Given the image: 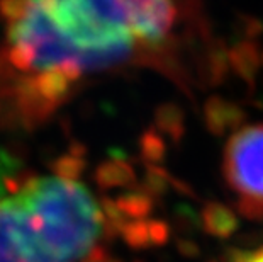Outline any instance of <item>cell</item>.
I'll return each mask as SVG.
<instances>
[{
	"label": "cell",
	"mask_w": 263,
	"mask_h": 262,
	"mask_svg": "<svg viewBox=\"0 0 263 262\" xmlns=\"http://www.w3.org/2000/svg\"><path fill=\"white\" fill-rule=\"evenodd\" d=\"M4 70L14 77L85 74L139 61L119 0H0Z\"/></svg>",
	"instance_id": "6da1fadb"
},
{
	"label": "cell",
	"mask_w": 263,
	"mask_h": 262,
	"mask_svg": "<svg viewBox=\"0 0 263 262\" xmlns=\"http://www.w3.org/2000/svg\"><path fill=\"white\" fill-rule=\"evenodd\" d=\"M5 201L22 262H99L105 216L75 176H21Z\"/></svg>",
	"instance_id": "7a4b0ae2"
},
{
	"label": "cell",
	"mask_w": 263,
	"mask_h": 262,
	"mask_svg": "<svg viewBox=\"0 0 263 262\" xmlns=\"http://www.w3.org/2000/svg\"><path fill=\"white\" fill-rule=\"evenodd\" d=\"M0 75H2V61H0Z\"/></svg>",
	"instance_id": "52a82bcc"
},
{
	"label": "cell",
	"mask_w": 263,
	"mask_h": 262,
	"mask_svg": "<svg viewBox=\"0 0 263 262\" xmlns=\"http://www.w3.org/2000/svg\"><path fill=\"white\" fill-rule=\"evenodd\" d=\"M205 225L212 233L217 235H229L233 228L236 226L233 213L219 204H211L205 209Z\"/></svg>",
	"instance_id": "5b68a950"
},
{
	"label": "cell",
	"mask_w": 263,
	"mask_h": 262,
	"mask_svg": "<svg viewBox=\"0 0 263 262\" xmlns=\"http://www.w3.org/2000/svg\"><path fill=\"white\" fill-rule=\"evenodd\" d=\"M222 174L239 211L246 218H263V123L233 133L224 148Z\"/></svg>",
	"instance_id": "277c9868"
},
{
	"label": "cell",
	"mask_w": 263,
	"mask_h": 262,
	"mask_svg": "<svg viewBox=\"0 0 263 262\" xmlns=\"http://www.w3.org/2000/svg\"><path fill=\"white\" fill-rule=\"evenodd\" d=\"M228 262H263V247L248 250V252H236Z\"/></svg>",
	"instance_id": "8992f818"
},
{
	"label": "cell",
	"mask_w": 263,
	"mask_h": 262,
	"mask_svg": "<svg viewBox=\"0 0 263 262\" xmlns=\"http://www.w3.org/2000/svg\"><path fill=\"white\" fill-rule=\"evenodd\" d=\"M136 41L139 63L177 79L175 43L197 0H119ZM178 80V79H177Z\"/></svg>",
	"instance_id": "3957f363"
}]
</instances>
